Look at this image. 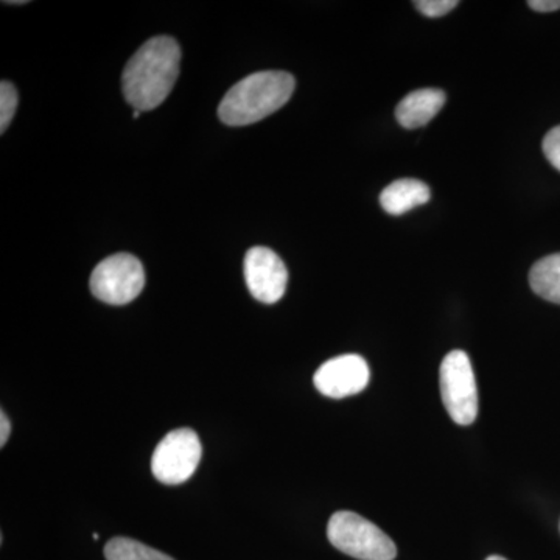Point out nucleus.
Masks as SVG:
<instances>
[{
  "instance_id": "17",
  "label": "nucleus",
  "mask_w": 560,
  "mask_h": 560,
  "mask_svg": "<svg viewBox=\"0 0 560 560\" xmlns=\"http://www.w3.org/2000/svg\"><path fill=\"white\" fill-rule=\"evenodd\" d=\"M11 433L10 419L7 418L5 412H0V447H5Z\"/></svg>"
},
{
  "instance_id": "5",
  "label": "nucleus",
  "mask_w": 560,
  "mask_h": 560,
  "mask_svg": "<svg viewBox=\"0 0 560 560\" xmlns=\"http://www.w3.org/2000/svg\"><path fill=\"white\" fill-rule=\"evenodd\" d=\"M145 287V270L138 257L114 254L101 261L91 276V291L109 305L130 304Z\"/></svg>"
},
{
  "instance_id": "1",
  "label": "nucleus",
  "mask_w": 560,
  "mask_h": 560,
  "mask_svg": "<svg viewBox=\"0 0 560 560\" xmlns=\"http://www.w3.org/2000/svg\"><path fill=\"white\" fill-rule=\"evenodd\" d=\"M180 47L171 36L147 40L128 61L121 77L127 102L135 110L158 108L179 77Z\"/></svg>"
},
{
  "instance_id": "3",
  "label": "nucleus",
  "mask_w": 560,
  "mask_h": 560,
  "mask_svg": "<svg viewBox=\"0 0 560 560\" xmlns=\"http://www.w3.org/2000/svg\"><path fill=\"white\" fill-rule=\"evenodd\" d=\"M327 537L337 550L359 560H394L396 544L374 523L355 512H335L327 526Z\"/></svg>"
},
{
  "instance_id": "10",
  "label": "nucleus",
  "mask_w": 560,
  "mask_h": 560,
  "mask_svg": "<svg viewBox=\"0 0 560 560\" xmlns=\"http://www.w3.org/2000/svg\"><path fill=\"white\" fill-rule=\"evenodd\" d=\"M431 198L430 187L418 179H399L382 191V208L389 215L399 217L408 210L425 205Z\"/></svg>"
},
{
  "instance_id": "6",
  "label": "nucleus",
  "mask_w": 560,
  "mask_h": 560,
  "mask_svg": "<svg viewBox=\"0 0 560 560\" xmlns=\"http://www.w3.org/2000/svg\"><path fill=\"white\" fill-rule=\"evenodd\" d=\"M201 453V441L194 430H173L158 444L151 471L162 485H183L197 471Z\"/></svg>"
},
{
  "instance_id": "2",
  "label": "nucleus",
  "mask_w": 560,
  "mask_h": 560,
  "mask_svg": "<svg viewBox=\"0 0 560 560\" xmlns=\"http://www.w3.org/2000/svg\"><path fill=\"white\" fill-rule=\"evenodd\" d=\"M296 81L289 72L265 70L238 81L224 95L219 117L230 127H245L271 116L293 95Z\"/></svg>"
},
{
  "instance_id": "9",
  "label": "nucleus",
  "mask_w": 560,
  "mask_h": 560,
  "mask_svg": "<svg viewBox=\"0 0 560 560\" xmlns=\"http://www.w3.org/2000/svg\"><path fill=\"white\" fill-rule=\"evenodd\" d=\"M445 92L441 90H419L411 92L396 109L397 121L407 130L430 124L445 105Z\"/></svg>"
},
{
  "instance_id": "11",
  "label": "nucleus",
  "mask_w": 560,
  "mask_h": 560,
  "mask_svg": "<svg viewBox=\"0 0 560 560\" xmlns=\"http://www.w3.org/2000/svg\"><path fill=\"white\" fill-rule=\"evenodd\" d=\"M529 285L537 296L560 305V253L534 264L529 272Z\"/></svg>"
},
{
  "instance_id": "15",
  "label": "nucleus",
  "mask_w": 560,
  "mask_h": 560,
  "mask_svg": "<svg viewBox=\"0 0 560 560\" xmlns=\"http://www.w3.org/2000/svg\"><path fill=\"white\" fill-rule=\"evenodd\" d=\"M544 153L552 167L560 172V125L552 128L544 139Z\"/></svg>"
},
{
  "instance_id": "4",
  "label": "nucleus",
  "mask_w": 560,
  "mask_h": 560,
  "mask_svg": "<svg viewBox=\"0 0 560 560\" xmlns=\"http://www.w3.org/2000/svg\"><path fill=\"white\" fill-rule=\"evenodd\" d=\"M441 396L445 410L458 425H470L478 416V388L469 355L453 350L441 364Z\"/></svg>"
},
{
  "instance_id": "7",
  "label": "nucleus",
  "mask_w": 560,
  "mask_h": 560,
  "mask_svg": "<svg viewBox=\"0 0 560 560\" xmlns=\"http://www.w3.org/2000/svg\"><path fill=\"white\" fill-rule=\"evenodd\" d=\"M245 279L254 300L276 304L285 294L289 271L275 250L256 246L246 253Z\"/></svg>"
},
{
  "instance_id": "16",
  "label": "nucleus",
  "mask_w": 560,
  "mask_h": 560,
  "mask_svg": "<svg viewBox=\"0 0 560 560\" xmlns=\"http://www.w3.org/2000/svg\"><path fill=\"white\" fill-rule=\"evenodd\" d=\"M528 5L540 13H551V11L560 10V0H530Z\"/></svg>"
},
{
  "instance_id": "12",
  "label": "nucleus",
  "mask_w": 560,
  "mask_h": 560,
  "mask_svg": "<svg viewBox=\"0 0 560 560\" xmlns=\"http://www.w3.org/2000/svg\"><path fill=\"white\" fill-rule=\"evenodd\" d=\"M105 558L106 560H175L164 552L128 537L110 539L105 547Z\"/></svg>"
},
{
  "instance_id": "14",
  "label": "nucleus",
  "mask_w": 560,
  "mask_h": 560,
  "mask_svg": "<svg viewBox=\"0 0 560 560\" xmlns=\"http://www.w3.org/2000/svg\"><path fill=\"white\" fill-rule=\"evenodd\" d=\"M458 5V0H419V2H415L416 9L427 18L445 16Z\"/></svg>"
},
{
  "instance_id": "18",
  "label": "nucleus",
  "mask_w": 560,
  "mask_h": 560,
  "mask_svg": "<svg viewBox=\"0 0 560 560\" xmlns=\"http://www.w3.org/2000/svg\"><path fill=\"white\" fill-rule=\"evenodd\" d=\"M486 560H508V559L501 558V556H490V558H488Z\"/></svg>"
},
{
  "instance_id": "13",
  "label": "nucleus",
  "mask_w": 560,
  "mask_h": 560,
  "mask_svg": "<svg viewBox=\"0 0 560 560\" xmlns=\"http://www.w3.org/2000/svg\"><path fill=\"white\" fill-rule=\"evenodd\" d=\"M18 91L10 81L0 84V132H5L18 109Z\"/></svg>"
},
{
  "instance_id": "8",
  "label": "nucleus",
  "mask_w": 560,
  "mask_h": 560,
  "mask_svg": "<svg viewBox=\"0 0 560 560\" xmlns=\"http://www.w3.org/2000/svg\"><path fill=\"white\" fill-rule=\"evenodd\" d=\"M370 364L355 353L335 357L316 371L313 382L323 396L345 399L355 396L370 385Z\"/></svg>"
}]
</instances>
